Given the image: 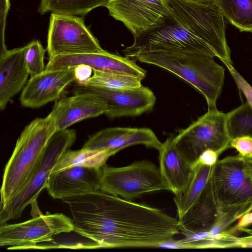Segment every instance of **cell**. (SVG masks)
<instances>
[{
    "label": "cell",
    "mask_w": 252,
    "mask_h": 252,
    "mask_svg": "<svg viewBox=\"0 0 252 252\" xmlns=\"http://www.w3.org/2000/svg\"><path fill=\"white\" fill-rule=\"evenodd\" d=\"M62 200L69 206L73 231L98 248L161 247L181 233L177 218L100 189Z\"/></svg>",
    "instance_id": "cell-1"
},
{
    "label": "cell",
    "mask_w": 252,
    "mask_h": 252,
    "mask_svg": "<svg viewBox=\"0 0 252 252\" xmlns=\"http://www.w3.org/2000/svg\"><path fill=\"white\" fill-rule=\"evenodd\" d=\"M56 130L50 114L46 117L35 119L24 128L4 169L0 206L6 204L27 184Z\"/></svg>",
    "instance_id": "cell-2"
},
{
    "label": "cell",
    "mask_w": 252,
    "mask_h": 252,
    "mask_svg": "<svg viewBox=\"0 0 252 252\" xmlns=\"http://www.w3.org/2000/svg\"><path fill=\"white\" fill-rule=\"evenodd\" d=\"M132 59L166 69L191 85L205 98L208 110L216 109L224 84L225 69L214 58L191 53L151 52Z\"/></svg>",
    "instance_id": "cell-3"
},
{
    "label": "cell",
    "mask_w": 252,
    "mask_h": 252,
    "mask_svg": "<svg viewBox=\"0 0 252 252\" xmlns=\"http://www.w3.org/2000/svg\"><path fill=\"white\" fill-rule=\"evenodd\" d=\"M220 218L233 223L252 205V170L239 155L219 160L209 178Z\"/></svg>",
    "instance_id": "cell-4"
},
{
    "label": "cell",
    "mask_w": 252,
    "mask_h": 252,
    "mask_svg": "<svg viewBox=\"0 0 252 252\" xmlns=\"http://www.w3.org/2000/svg\"><path fill=\"white\" fill-rule=\"evenodd\" d=\"M173 20L206 42L224 64H232L227 44L223 15L214 0H168Z\"/></svg>",
    "instance_id": "cell-5"
},
{
    "label": "cell",
    "mask_w": 252,
    "mask_h": 252,
    "mask_svg": "<svg viewBox=\"0 0 252 252\" xmlns=\"http://www.w3.org/2000/svg\"><path fill=\"white\" fill-rule=\"evenodd\" d=\"M76 139V132L73 129L56 131L27 184L6 204L0 206V225L20 217L28 205L35 202L41 190L45 188L53 168Z\"/></svg>",
    "instance_id": "cell-6"
},
{
    "label": "cell",
    "mask_w": 252,
    "mask_h": 252,
    "mask_svg": "<svg viewBox=\"0 0 252 252\" xmlns=\"http://www.w3.org/2000/svg\"><path fill=\"white\" fill-rule=\"evenodd\" d=\"M101 171L100 189L125 199L132 200L145 194L169 190L159 168L149 160L120 167L105 164Z\"/></svg>",
    "instance_id": "cell-7"
},
{
    "label": "cell",
    "mask_w": 252,
    "mask_h": 252,
    "mask_svg": "<svg viewBox=\"0 0 252 252\" xmlns=\"http://www.w3.org/2000/svg\"><path fill=\"white\" fill-rule=\"evenodd\" d=\"M174 141L192 164L208 149L216 151L220 156L231 148L227 114L217 109L208 110L187 127L179 130L174 136Z\"/></svg>",
    "instance_id": "cell-8"
},
{
    "label": "cell",
    "mask_w": 252,
    "mask_h": 252,
    "mask_svg": "<svg viewBox=\"0 0 252 252\" xmlns=\"http://www.w3.org/2000/svg\"><path fill=\"white\" fill-rule=\"evenodd\" d=\"M151 52L191 53L217 57L214 51L204 41L175 22L172 18L163 26L134 39L123 50L132 59L136 55Z\"/></svg>",
    "instance_id": "cell-9"
},
{
    "label": "cell",
    "mask_w": 252,
    "mask_h": 252,
    "mask_svg": "<svg viewBox=\"0 0 252 252\" xmlns=\"http://www.w3.org/2000/svg\"><path fill=\"white\" fill-rule=\"evenodd\" d=\"M74 227L73 219L62 213L41 214L23 222L0 225V246L34 248L38 243L51 242L55 235L73 231Z\"/></svg>",
    "instance_id": "cell-10"
},
{
    "label": "cell",
    "mask_w": 252,
    "mask_h": 252,
    "mask_svg": "<svg viewBox=\"0 0 252 252\" xmlns=\"http://www.w3.org/2000/svg\"><path fill=\"white\" fill-rule=\"evenodd\" d=\"M47 49L49 58L104 51L82 18L54 13L50 17Z\"/></svg>",
    "instance_id": "cell-11"
},
{
    "label": "cell",
    "mask_w": 252,
    "mask_h": 252,
    "mask_svg": "<svg viewBox=\"0 0 252 252\" xmlns=\"http://www.w3.org/2000/svg\"><path fill=\"white\" fill-rule=\"evenodd\" d=\"M105 7L134 39L163 26L174 15L168 0H111Z\"/></svg>",
    "instance_id": "cell-12"
},
{
    "label": "cell",
    "mask_w": 252,
    "mask_h": 252,
    "mask_svg": "<svg viewBox=\"0 0 252 252\" xmlns=\"http://www.w3.org/2000/svg\"><path fill=\"white\" fill-rule=\"evenodd\" d=\"M71 84L73 94H91L104 99L107 104L105 115L110 118L140 115L151 110L156 101L152 90L143 86L115 90L87 86L76 81Z\"/></svg>",
    "instance_id": "cell-13"
},
{
    "label": "cell",
    "mask_w": 252,
    "mask_h": 252,
    "mask_svg": "<svg viewBox=\"0 0 252 252\" xmlns=\"http://www.w3.org/2000/svg\"><path fill=\"white\" fill-rule=\"evenodd\" d=\"M78 79L77 66L45 70L30 77L20 96L21 105L35 108L61 98L65 90Z\"/></svg>",
    "instance_id": "cell-14"
},
{
    "label": "cell",
    "mask_w": 252,
    "mask_h": 252,
    "mask_svg": "<svg viewBox=\"0 0 252 252\" xmlns=\"http://www.w3.org/2000/svg\"><path fill=\"white\" fill-rule=\"evenodd\" d=\"M82 66L101 72L129 75L141 80L146 71L130 58L110 53L104 50L98 53L59 55L50 58L45 70Z\"/></svg>",
    "instance_id": "cell-15"
},
{
    "label": "cell",
    "mask_w": 252,
    "mask_h": 252,
    "mask_svg": "<svg viewBox=\"0 0 252 252\" xmlns=\"http://www.w3.org/2000/svg\"><path fill=\"white\" fill-rule=\"evenodd\" d=\"M162 143L150 128L114 127L104 128L90 137L82 148L106 150L112 156L126 147L138 144L158 151Z\"/></svg>",
    "instance_id": "cell-16"
},
{
    "label": "cell",
    "mask_w": 252,
    "mask_h": 252,
    "mask_svg": "<svg viewBox=\"0 0 252 252\" xmlns=\"http://www.w3.org/2000/svg\"><path fill=\"white\" fill-rule=\"evenodd\" d=\"M107 110V103L102 98L91 94L77 93L56 100L49 114L59 130L85 119L105 114Z\"/></svg>",
    "instance_id": "cell-17"
},
{
    "label": "cell",
    "mask_w": 252,
    "mask_h": 252,
    "mask_svg": "<svg viewBox=\"0 0 252 252\" xmlns=\"http://www.w3.org/2000/svg\"><path fill=\"white\" fill-rule=\"evenodd\" d=\"M101 168L72 167L51 173L45 188L54 199H61L99 190Z\"/></svg>",
    "instance_id": "cell-18"
},
{
    "label": "cell",
    "mask_w": 252,
    "mask_h": 252,
    "mask_svg": "<svg viewBox=\"0 0 252 252\" xmlns=\"http://www.w3.org/2000/svg\"><path fill=\"white\" fill-rule=\"evenodd\" d=\"M158 151L160 171L169 190L175 195L182 193L189 184L195 168L180 151L173 135L166 138Z\"/></svg>",
    "instance_id": "cell-19"
},
{
    "label": "cell",
    "mask_w": 252,
    "mask_h": 252,
    "mask_svg": "<svg viewBox=\"0 0 252 252\" xmlns=\"http://www.w3.org/2000/svg\"><path fill=\"white\" fill-rule=\"evenodd\" d=\"M25 46L0 54V109L23 89L30 75L25 59Z\"/></svg>",
    "instance_id": "cell-20"
},
{
    "label": "cell",
    "mask_w": 252,
    "mask_h": 252,
    "mask_svg": "<svg viewBox=\"0 0 252 252\" xmlns=\"http://www.w3.org/2000/svg\"><path fill=\"white\" fill-rule=\"evenodd\" d=\"M220 219L209 179L188 212L179 220L180 230L207 231Z\"/></svg>",
    "instance_id": "cell-21"
},
{
    "label": "cell",
    "mask_w": 252,
    "mask_h": 252,
    "mask_svg": "<svg viewBox=\"0 0 252 252\" xmlns=\"http://www.w3.org/2000/svg\"><path fill=\"white\" fill-rule=\"evenodd\" d=\"M106 150H94L82 148L78 150L68 149L62 156L51 173L72 167L101 168L111 157Z\"/></svg>",
    "instance_id": "cell-22"
},
{
    "label": "cell",
    "mask_w": 252,
    "mask_h": 252,
    "mask_svg": "<svg viewBox=\"0 0 252 252\" xmlns=\"http://www.w3.org/2000/svg\"><path fill=\"white\" fill-rule=\"evenodd\" d=\"M213 165H198L196 166L186 189L182 193L175 195L173 200L179 220L190 209L203 190L211 174Z\"/></svg>",
    "instance_id": "cell-23"
},
{
    "label": "cell",
    "mask_w": 252,
    "mask_h": 252,
    "mask_svg": "<svg viewBox=\"0 0 252 252\" xmlns=\"http://www.w3.org/2000/svg\"><path fill=\"white\" fill-rule=\"evenodd\" d=\"M111 0H41V15L47 12L71 16H84L94 8L105 6Z\"/></svg>",
    "instance_id": "cell-24"
},
{
    "label": "cell",
    "mask_w": 252,
    "mask_h": 252,
    "mask_svg": "<svg viewBox=\"0 0 252 252\" xmlns=\"http://www.w3.org/2000/svg\"><path fill=\"white\" fill-rule=\"evenodd\" d=\"M220 11L241 32H252V0H214Z\"/></svg>",
    "instance_id": "cell-25"
},
{
    "label": "cell",
    "mask_w": 252,
    "mask_h": 252,
    "mask_svg": "<svg viewBox=\"0 0 252 252\" xmlns=\"http://www.w3.org/2000/svg\"><path fill=\"white\" fill-rule=\"evenodd\" d=\"M93 75L82 82L87 86H95L109 89H126L142 86L141 80L133 76L101 72L92 70Z\"/></svg>",
    "instance_id": "cell-26"
},
{
    "label": "cell",
    "mask_w": 252,
    "mask_h": 252,
    "mask_svg": "<svg viewBox=\"0 0 252 252\" xmlns=\"http://www.w3.org/2000/svg\"><path fill=\"white\" fill-rule=\"evenodd\" d=\"M227 114L228 130L231 139L243 135L252 137V108L247 102Z\"/></svg>",
    "instance_id": "cell-27"
},
{
    "label": "cell",
    "mask_w": 252,
    "mask_h": 252,
    "mask_svg": "<svg viewBox=\"0 0 252 252\" xmlns=\"http://www.w3.org/2000/svg\"><path fill=\"white\" fill-rule=\"evenodd\" d=\"M25 59L31 77L42 73L45 69V49L38 40L31 41L25 46Z\"/></svg>",
    "instance_id": "cell-28"
},
{
    "label": "cell",
    "mask_w": 252,
    "mask_h": 252,
    "mask_svg": "<svg viewBox=\"0 0 252 252\" xmlns=\"http://www.w3.org/2000/svg\"><path fill=\"white\" fill-rule=\"evenodd\" d=\"M233 78L239 90L244 94L247 103L252 108V87L238 73L231 64H224Z\"/></svg>",
    "instance_id": "cell-29"
},
{
    "label": "cell",
    "mask_w": 252,
    "mask_h": 252,
    "mask_svg": "<svg viewBox=\"0 0 252 252\" xmlns=\"http://www.w3.org/2000/svg\"><path fill=\"white\" fill-rule=\"evenodd\" d=\"M230 147L236 149L242 158H252V136L243 135L232 139Z\"/></svg>",
    "instance_id": "cell-30"
},
{
    "label": "cell",
    "mask_w": 252,
    "mask_h": 252,
    "mask_svg": "<svg viewBox=\"0 0 252 252\" xmlns=\"http://www.w3.org/2000/svg\"><path fill=\"white\" fill-rule=\"evenodd\" d=\"M10 7L9 0H0V52L7 50L4 41V31L6 19Z\"/></svg>",
    "instance_id": "cell-31"
},
{
    "label": "cell",
    "mask_w": 252,
    "mask_h": 252,
    "mask_svg": "<svg viewBox=\"0 0 252 252\" xmlns=\"http://www.w3.org/2000/svg\"><path fill=\"white\" fill-rule=\"evenodd\" d=\"M219 155L215 151L208 149L203 152L192 164L194 168L198 165L212 166L218 161Z\"/></svg>",
    "instance_id": "cell-32"
},
{
    "label": "cell",
    "mask_w": 252,
    "mask_h": 252,
    "mask_svg": "<svg viewBox=\"0 0 252 252\" xmlns=\"http://www.w3.org/2000/svg\"><path fill=\"white\" fill-rule=\"evenodd\" d=\"M251 235L243 237L234 236L230 242L229 248H252V232Z\"/></svg>",
    "instance_id": "cell-33"
},
{
    "label": "cell",
    "mask_w": 252,
    "mask_h": 252,
    "mask_svg": "<svg viewBox=\"0 0 252 252\" xmlns=\"http://www.w3.org/2000/svg\"><path fill=\"white\" fill-rule=\"evenodd\" d=\"M239 221L237 225L233 229V231L235 232L236 230H241L246 226L252 224V211L245 214L238 220Z\"/></svg>",
    "instance_id": "cell-34"
},
{
    "label": "cell",
    "mask_w": 252,
    "mask_h": 252,
    "mask_svg": "<svg viewBox=\"0 0 252 252\" xmlns=\"http://www.w3.org/2000/svg\"><path fill=\"white\" fill-rule=\"evenodd\" d=\"M248 165L252 170V158H244Z\"/></svg>",
    "instance_id": "cell-35"
},
{
    "label": "cell",
    "mask_w": 252,
    "mask_h": 252,
    "mask_svg": "<svg viewBox=\"0 0 252 252\" xmlns=\"http://www.w3.org/2000/svg\"><path fill=\"white\" fill-rule=\"evenodd\" d=\"M192 0L199 1H202V2H207V1H212L213 0Z\"/></svg>",
    "instance_id": "cell-36"
},
{
    "label": "cell",
    "mask_w": 252,
    "mask_h": 252,
    "mask_svg": "<svg viewBox=\"0 0 252 252\" xmlns=\"http://www.w3.org/2000/svg\"><path fill=\"white\" fill-rule=\"evenodd\" d=\"M252 206H251L250 208L249 209V211H248V213L251 212H252Z\"/></svg>",
    "instance_id": "cell-37"
}]
</instances>
